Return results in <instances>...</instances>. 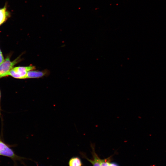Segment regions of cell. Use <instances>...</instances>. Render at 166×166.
I'll use <instances>...</instances> for the list:
<instances>
[{"label": "cell", "mask_w": 166, "mask_h": 166, "mask_svg": "<svg viewBox=\"0 0 166 166\" xmlns=\"http://www.w3.org/2000/svg\"><path fill=\"white\" fill-rule=\"evenodd\" d=\"M21 60L19 56L13 61H11L10 57H7L4 61L0 64V79L9 76L10 70Z\"/></svg>", "instance_id": "6da1fadb"}, {"label": "cell", "mask_w": 166, "mask_h": 166, "mask_svg": "<svg viewBox=\"0 0 166 166\" xmlns=\"http://www.w3.org/2000/svg\"><path fill=\"white\" fill-rule=\"evenodd\" d=\"M36 69L32 65L27 66H18L13 67L10 71L9 75L16 79H26L28 72Z\"/></svg>", "instance_id": "7a4b0ae2"}, {"label": "cell", "mask_w": 166, "mask_h": 166, "mask_svg": "<svg viewBox=\"0 0 166 166\" xmlns=\"http://www.w3.org/2000/svg\"><path fill=\"white\" fill-rule=\"evenodd\" d=\"M91 146L92 149V154L93 156L92 159H89L85 155L82 153H81V155L83 157L85 158L90 162L92 164L93 166H100L101 159L100 158L95 152L94 145L92 144Z\"/></svg>", "instance_id": "3957f363"}, {"label": "cell", "mask_w": 166, "mask_h": 166, "mask_svg": "<svg viewBox=\"0 0 166 166\" xmlns=\"http://www.w3.org/2000/svg\"><path fill=\"white\" fill-rule=\"evenodd\" d=\"M0 155L12 158L15 157L13 151L5 143L0 140Z\"/></svg>", "instance_id": "277c9868"}, {"label": "cell", "mask_w": 166, "mask_h": 166, "mask_svg": "<svg viewBox=\"0 0 166 166\" xmlns=\"http://www.w3.org/2000/svg\"><path fill=\"white\" fill-rule=\"evenodd\" d=\"M49 74V71L46 69L42 71L32 70L28 72L26 79L39 78L46 76Z\"/></svg>", "instance_id": "5b68a950"}, {"label": "cell", "mask_w": 166, "mask_h": 166, "mask_svg": "<svg viewBox=\"0 0 166 166\" xmlns=\"http://www.w3.org/2000/svg\"><path fill=\"white\" fill-rule=\"evenodd\" d=\"M10 12L7 10V3L0 8V26L5 23L11 17Z\"/></svg>", "instance_id": "8992f818"}, {"label": "cell", "mask_w": 166, "mask_h": 166, "mask_svg": "<svg viewBox=\"0 0 166 166\" xmlns=\"http://www.w3.org/2000/svg\"><path fill=\"white\" fill-rule=\"evenodd\" d=\"M69 166H82V164L81 159L78 157H73L69 160Z\"/></svg>", "instance_id": "52a82bcc"}, {"label": "cell", "mask_w": 166, "mask_h": 166, "mask_svg": "<svg viewBox=\"0 0 166 166\" xmlns=\"http://www.w3.org/2000/svg\"><path fill=\"white\" fill-rule=\"evenodd\" d=\"M110 157L104 159H101L100 166H110Z\"/></svg>", "instance_id": "ba28073f"}, {"label": "cell", "mask_w": 166, "mask_h": 166, "mask_svg": "<svg viewBox=\"0 0 166 166\" xmlns=\"http://www.w3.org/2000/svg\"><path fill=\"white\" fill-rule=\"evenodd\" d=\"M5 60L2 52L0 49V64L2 63Z\"/></svg>", "instance_id": "9c48e42d"}, {"label": "cell", "mask_w": 166, "mask_h": 166, "mask_svg": "<svg viewBox=\"0 0 166 166\" xmlns=\"http://www.w3.org/2000/svg\"><path fill=\"white\" fill-rule=\"evenodd\" d=\"M0 98H1V93H0Z\"/></svg>", "instance_id": "30bf717a"}]
</instances>
